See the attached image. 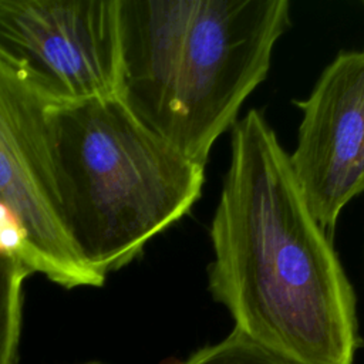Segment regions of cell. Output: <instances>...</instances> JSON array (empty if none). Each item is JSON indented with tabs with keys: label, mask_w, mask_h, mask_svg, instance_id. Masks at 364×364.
I'll list each match as a JSON object with an SVG mask.
<instances>
[{
	"label": "cell",
	"mask_w": 364,
	"mask_h": 364,
	"mask_svg": "<svg viewBox=\"0 0 364 364\" xmlns=\"http://www.w3.org/2000/svg\"><path fill=\"white\" fill-rule=\"evenodd\" d=\"M117 97L152 134L205 166L291 26L287 0H119Z\"/></svg>",
	"instance_id": "obj_2"
},
{
	"label": "cell",
	"mask_w": 364,
	"mask_h": 364,
	"mask_svg": "<svg viewBox=\"0 0 364 364\" xmlns=\"http://www.w3.org/2000/svg\"><path fill=\"white\" fill-rule=\"evenodd\" d=\"M209 235L208 289L236 330L296 364H353L355 293L259 109L232 127Z\"/></svg>",
	"instance_id": "obj_1"
},
{
	"label": "cell",
	"mask_w": 364,
	"mask_h": 364,
	"mask_svg": "<svg viewBox=\"0 0 364 364\" xmlns=\"http://www.w3.org/2000/svg\"><path fill=\"white\" fill-rule=\"evenodd\" d=\"M31 274L0 252V364H16L23 323V283Z\"/></svg>",
	"instance_id": "obj_7"
},
{
	"label": "cell",
	"mask_w": 364,
	"mask_h": 364,
	"mask_svg": "<svg viewBox=\"0 0 364 364\" xmlns=\"http://www.w3.org/2000/svg\"><path fill=\"white\" fill-rule=\"evenodd\" d=\"M0 252L24 264L30 273H40V260L28 239L9 209L0 205Z\"/></svg>",
	"instance_id": "obj_9"
},
{
	"label": "cell",
	"mask_w": 364,
	"mask_h": 364,
	"mask_svg": "<svg viewBox=\"0 0 364 364\" xmlns=\"http://www.w3.org/2000/svg\"><path fill=\"white\" fill-rule=\"evenodd\" d=\"M181 364H296L291 363L259 343L253 341L239 330L232 333L222 341L206 346L193 353Z\"/></svg>",
	"instance_id": "obj_8"
},
{
	"label": "cell",
	"mask_w": 364,
	"mask_h": 364,
	"mask_svg": "<svg viewBox=\"0 0 364 364\" xmlns=\"http://www.w3.org/2000/svg\"><path fill=\"white\" fill-rule=\"evenodd\" d=\"M54 105L0 58V205L23 228L41 274L65 289L100 287L105 279L80 259L63 223L50 118Z\"/></svg>",
	"instance_id": "obj_5"
},
{
	"label": "cell",
	"mask_w": 364,
	"mask_h": 364,
	"mask_svg": "<svg viewBox=\"0 0 364 364\" xmlns=\"http://www.w3.org/2000/svg\"><path fill=\"white\" fill-rule=\"evenodd\" d=\"M50 118L63 223L102 279L200 198L205 166L146 129L117 95L54 105Z\"/></svg>",
	"instance_id": "obj_3"
},
{
	"label": "cell",
	"mask_w": 364,
	"mask_h": 364,
	"mask_svg": "<svg viewBox=\"0 0 364 364\" xmlns=\"http://www.w3.org/2000/svg\"><path fill=\"white\" fill-rule=\"evenodd\" d=\"M289 162L318 226L333 239L343 208L364 193V50H343L306 100Z\"/></svg>",
	"instance_id": "obj_6"
},
{
	"label": "cell",
	"mask_w": 364,
	"mask_h": 364,
	"mask_svg": "<svg viewBox=\"0 0 364 364\" xmlns=\"http://www.w3.org/2000/svg\"><path fill=\"white\" fill-rule=\"evenodd\" d=\"M119 0H0V58L54 104L117 94Z\"/></svg>",
	"instance_id": "obj_4"
}]
</instances>
